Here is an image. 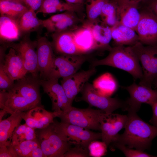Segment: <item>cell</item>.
Masks as SVG:
<instances>
[{"instance_id": "1", "label": "cell", "mask_w": 157, "mask_h": 157, "mask_svg": "<svg viewBox=\"0 0 157 157\" xmlns=\"http://www.w3.org/2000/svg\"><path fill=\"white\" fill-rule=\"evenodd\" d=\"M6 91L0 90V108L10 114L28 111L41 105L40 80L26 75Z\"/></svg>"}, {"instance_id": "2", "label": "cell", "mask_w": 157, "mask_h": 157, "mask_svg": "<svg viewBox=\"0 0 157 157\" xmlns=\"http://www.w3.org/2000/svg\"><path fill=\"white\" fill-rule=\"evenodd\" d=\"M128 112V119L124 133L118 134L112 142L143 151L148 149L152 140L157 136V127L143 120L137 113Z\"/></svg>"}, {"instance_id": "3", "label": "cell", "mask_w": 157, "mask_h": 157, "mask_svg": "<svg viewBox=\"0 0 157 157\" xmlns=\"http://www.w3.org/2000/svg\"><path fill=\"white\" fill-rule=\"evenodd\" d=\"M109 51L105 58L92 62V67L101 65L109 66L126 72L135 79L140 80L142 78V67L131 46H115Z\"/></svg>"}, {"instance_id": "4", "label": "cell", "mask_w": 157, "mask_h": 157, "mask_svg": "<svg viewBox=\"0 0 157 157\" xmlns=\"http://www.w3.org/2000/svg\"><path fill=\"white\" fill-rule=\"evenodd\" d=\"M53 112L55 117L60 118L61 122L100 131V121L106 113L100 109L90 108L81 109L72 106L65 112Z\"/></svg>"}, {"instance_id": "5", "label": "cell", "mask_w": 157, "mask_h": 157, "mask_svg": "<svg viewBox=\"0 0 157 157\" xmlns=\"http://www.w3.org/2000/svg\"><path fill=\"white\" fill-rule=\"evenodd\" d=\"M131 46L142 65L143 76L139 84L151 88L157 76V45L145 46L138 41Z\"/></svg>"}, {"instance_id": "6", "label": "cell", "mask_w": 157, "mask_h": 157, "mask_svg": "<svg viewBox=\"0 0 157 157\" xmlns=\"http://www.w3.org/2000/svg\"><path fill=\"white\" fill-rule=\"evenodd\" d=\"M53 123L36 133L41 148L46 157H63L72 144L55 130Z\"/></svg>"}, {"instance_id": "7", "label": "cell", "mask_w": 157, "mask_h": 157, "mask_svg": "<svg viewBox=\"0 0 157 157\" xmlns=\"http://www.w3.org/2000/svg\"><path fill=\"white\" fill-rule=\"evenodd\" d=\"M55 131L64 139L72 144L80 146L88 149L92 141L101 139V133H96L89 129L61 122L54 121Z\"/></svg>"}, {"instance_id": "8", "label": "cell", "mask_w": 157, "mask_h": 157, "mask_svg": "<svg viewBox=\"0 0 157 157\" xmlns=\"http://www.w3.org/2000/svg\"><path fill=\"white\" fill-rule=\"evenodd\" d=\"M82 96L77 100L83 101L92 106L96 107L107 113H110L120 108L124 110L125 102L118 98L99 94L92 85L87 83L81 91Z\"/></svg>"}, {"instance_id": "9", "label": "cell", "mask_w": 157, "mask_h": 157, "mask_svg": "<svg viewBox=\"0 0 157 157\" xmlns=\"http://www.w3.org/2000/svg\"><path fill=\"white\" fill-rule=\"evenodd\" d=\"M87 59L83 54H63L55 57L46 79H58L69 76L76 72Z\"/></svg>"}, {"instance_id": "10", "label": "cell", "mask_w": 157, "mask_h": 157, "mask_svg": "<svg viewBox=\"0 0 157 157\" xmlns=\"http://www.w3.org/2000/svg\"><path fill=\"white\" fill-rule=\"evenodd\" d=\"M128 92L130 97L125 101V110L137 113L142 104H146L151 106L157 99V90L151 88L137 84L123 87Z\"/></svg>"}, {"instance_id": "11", "label": "cell", "mask_w": 157, "mask_h": 157, "mask_svg": "<svg viewBox=\"0 0 157 157\" xmlns=\"http://www.w3.org/2000/svg\"><path fill=\"white\" fill-rule=\"evenodd\" d=\"M140 18L135 31L143 45H157V17L147 7L140 11Z\"/></svg>"}, {"instance_id": "12", "label": "cell", "mask_w": 157, "mask_h": 157, "mask_svg": "<svg viewBox=\"0 0 157 157\" xmlns=\"http://www.w3.org/2000/svg\"><path fill=\"white\" fill-rule=\"evenodd\" d=\"M10 46L15 49L19 55L27 73H30L33 77L39 78L37 56L35 50L36 41L33 42L26 38L17 43L12 44Z\"/></svg>"}, {"instance_id": "13", "label": "cell", "mask_w": 157, "mask_h": 157, "mask_svg": "<svg viewBox=\"0 0 157 157\" xmlns=\"http://www.w3.org/2000/svg\"><path fill=\"white\" fill-rule=\"evenodd\" d=\"M40 85L51 99L53 112H65L72 106L58 79L40 80Z\"/></svg>"}, {"instance_id": "14", "label": "cell", "mask_w": 157, "mask_h": 157, "mask_svg": "<svg viewBox=\"0 0 157 157\" xmlns=\"http://www.w3.org/2000/svg\"><path fill=\"white\" fill-rule=\"evenodd\" d=\"M128 119V115L106 113L100 121L101 140L107 146L113 142L119 132L124 128Z\"/></svg>"}, {"instance_id": "15", "label": "cell", "mask_w": 157, "mask_h": 157, "mask_svg": "<svg viewBox=\"0 0 157 157\" xmlns=\"http://www.w3.org/2000/svg\"><path fill=\"white\" fill-rule=\"evenodd\" d=\"M36 52L39 77L46 80L49 74L55 58L51 44L47 38L42 37L36 41Z\"/></svg>"}, {"instance_id": "16", "label": "cell", "mask_w": 157, "mask_h": 157, "mask_svg": "<svg viewBox=\"0 0 157 157\" xmlns=\"http://www.w3.org/2000/svg\"><path fill=\"white\" fill-rule=\"evenodd\" d=\"M96 72L95 67H92L87 70L77 72L69 76L62 78L61 84L72 105L76 96L81 92L87 81Z\"/></svg>"}, {"instance_id": "17", "label": "cell", "mask_w": 157, "mask_h": 157, "mask_svg": "<svg viewBox=\"0 0 157 157\" xmlns=\"http://www.w3.org/2000/svg\"><path fill=\"white\" fill-rule=\"evenodd\" d=\"M74 13L66 11L52 15L42 20V26L46 29L48 32L52 34L71 31L70 29L75 26L78 20Z\"/></svg>"}, {"instance_id": "18", "label": "cell", "mask_w": 157, "mask_h": 157, "mask_svg": "<svg viewBox=\"0 0 157 157\" xmlns=\"http://www.w3.org/2000/svg\"><path fill=\"white\" fill-rule=\"evenodd\" d=\"M0 67L14 81L22 79L28 73L21 58L12 47L1 62Z\"/></svg>"}, {"instance_id": "19", "label": "cell", "mask_w": 157, "mask_h": 157, "mask_svg": "<svg viewBox=\"0 0 157 157\" xmlns=\"http://www.w3.org/2000/svg\"><path fill=\"white\" fill-rule=\"evenodd\" d=\"M53 50L60 55H82L74 41L73 31H66L52 33Z\"/></svg>"}, {"instance_id": "20", "label": "cell", "mask_w": 157, "mask_h": 157, "mask_svg": "<svg viewBox=\"0 0 157 157\" xmlns=\"http://www.w3.org/2000/svg\"><path fill=\"white\" fill-rule=\"evenodd\" d=\"M54 112H49L41 106L23 112L22 118L25 123L33 129H42L54 122Z\"/></svg>"}, {"instance_id": "21", "label": "cell", "mask_w": 157, "mask_h": 157, "mask_svg": "<svg viewBox=\"0 0 157 157\" xmlns=\"http://www.w3.org/2000/svg\"><path fill=\"white\" fill-rule=\"evenodd\" d=\"M139 3L132 1L117 3L118 23L135 31L140 17Z\"/></svg>"}, {"instance_id": "22", "label": "cell", "mask_w": 157, "mask_h": 157, "mask_svg": "<svg viewBox=\"0 0 157 157\" xmlns=\"http://www.w3.org/2000/svg\"><path fill=\"white\" fill-rule=\"evenodd\" d=\"M83 25L88 28L91 31L97 49L110 51L112 48L109 45L112 39L111 27L95 22H88Z\"/></svg>"}, {"instance_id": "23", "label": "cell", "mask_w": 157, "mask_h": 157, "mask_svg": "<svg viewBox=\"0 0 157 157\" xmlns=\"http://www.w3.org/2000/svg\"><path fill=\"white\" fill-rule=\"evenodd\" d=\"M115 46H132L139 41L138 35L132 29L118 23L110 27Z\"/></svg>"}, {"instance_id": "24", "label": "cell", "mask_w": 157, "mask_h": 157, "mask_svg": "<svg viewBox=\"0 0 157 157\" xmlns=\"http://www.w3.org/2000/svg\"><path fill=\"white\" fill-rule=\"evenodd\" d=\"M23 113H15L6 119H0V145L11 143L15 130L23 119Z\"/></svg>"}, {"instance_id": "25", "label": "cell", "mask_w": 157, "mask_h": 157, "mask_svg": "<svg viewBox=\"0 0 157 157\" xmlns=\"http://www.w3.org/2000/svg\"><path fill=\"white\" fill-rule=\"evenodd\" d=\"M74 39L78 49L83 54L97 49L95 42L90 30L83 25L73 31Z\"/></svg>"}, {"instance_id": "26", "label": "cell", "mask_w": 157, "mask_h": 157, "mask_svg": "<svg viewBox=\"0 0 157 157\" xmlns=\"http://www.w3.org/2000/svg\"><path fill=\"white\" fill-rule=\"evenodd\" d=\"M81 4H72L60 0H43L41 6L36 11V14H49L63 11H78Z\"/></svg>"}, {"instance_id": "27", "label": "cell", "mask_w": 157, "mask_h": 157, "mask_svg": "<svg viewBox=\"0 0 157 157\" xmlns=\"http://www.w3.org/2000/svg\"><path fill=\"white\" fill-rule=\"evenodd\" d=\"M0 24L1 39L11 41L19 38L21 33L17 20L1 15Z\"/></svg>"}, {"instance_id": "28", "label": "cell", "mask_w": 157, "mask_h": 157, "mask_svg": "<svg viewBox=\"0 0 157 157\" xmlns=\"http://www.w3.org/2000/svg\"><path fill=\"white\" fill-rule=\"evenodd\" d=\"M92 85L99 94L110 97L116 92L118 87L115 78L108 72L102 74L95 79Z\"/></svg>"}, {"instance_id": "29", "label": "cell", "mask_w": 157, "mask_h": 157, "mask_svg": "<svg viewBox=\"0 0 157 157\" xmlns=\"http://www.w3.org/2000/svg\"><path fill=\"white\" fill-rule=\"evenodd\" d=\"M21 33H26L42 26V20L39 19L36 12L28 9L17 20Z\"/></svg>"}, {"instance_id": "30", "label": "cell", "mask_w": 157, "mask_h": 157, "mask_svg": "<svg viewBox=\"0 0 157 157\" xmlns=\"http://www.w3.org/2000/svg\"><path fill=\"white\" fill-rule=\"evenodd\" d=\"M28 10L22 3L8 0H0L1 16H5L17 20Z\"/></svg>"}, {"instance_id": "31", "label": "cell", "mask_w": 157, "mask_h": 157, "mask_svg": "<svg viewBox=\"0 0 157 157\" xmlns=\"http://www.w3.org/2000/svg\"><path fill=\"white\" fill-rule=\"evenodd\" d=\"M37 138L35 129L26 123L19 125L15 130L11 139L13 146L18 144L25 141L35 140Z\"/></svg>"}, {"instance_id": "32", "label": "cell", "mask_w": 157, "mask_h": 157, "mask_svg": "<svg viewBox=\"0 0 157 157\" xmlns=\"http://www.w3.org/2000/svg\"><path fill=\"white\" fill-rule=\"evenodd\" d=\"M117 4L115 1L106 2L103 5L101 16L105 25L113 27L118 23Z\"/></svg>"}, {"instance_id": "33", "label": "cell", "mask_w": 157, "mask_h": 157, "mask_svg": "<svg viewBox=\"0 0 157 157\" xmlns=\"http://www.w3.org/2000/svg\"><path fill=\"white\" fill-rule=\"evenodd\" d=\"M109 0H90L86 5V12L89 22H95L101 16L102 7Z\"/></svg>"}, {"instance_id": "34", "label": "cell", "mask_w": 157, "mask_h": 157, "mask_svg": "<svg viewBox=\"0 0 157 157\" xmlns=\"http://www.w3.org/2000/svg\"><path fill=\"white\" fill-rule=\"evenodd\" d=\"M13 146L18 156L22 157H29L32 152L40 146L37 138L34 140L25 141Z\"/></svg>"}, {"instance_id": "35", "label": "cell", "mask_w": 157, "mask_h": 157, "mask_svg": "<svg viewBox=\"0 0 157 157\" xmlns=\"http://www.w3.org/2000/svg\"><path fill=\"white\" fill-rule=\"evenodd\" d=\"M111 144L113 147L117 148L121 151L127 157H157L150 155L144 151L137 149H133L126 146L118 143L113 142Z\"/></svg>"}, {"instance_id": "36", "label": "cell", "mask_w": 157, "mask_h": 157, "mask_svg": "<svg viewBox=\"0 0 157 157\" xmlns=\"http://www.w3.org/2000/svg\"><path fill=\"white\" fill-rule=\"evenodd\" d=\"M107 147L103 141L96 140L92 141L88 147L90 156L100 157L104 156L107 152Z\"/></svg>"}, {"instance_id": "37", "label": "cell", "mask_w": 157, "mask_h": 157, "mask_svg": "<svg viewBox=\"0 0 157 157\" xmlns=\"http://www.w3.org/2000/svg\"><path fill=\"white\" fill-rule=\"evenodd\" d=\"M90 156L88 149L80 146L70 147L63 157H87Z\"/></svg>"}, {"instance_id": "38", "label": "cell", "mask_w": 157, "mask_h": 157, "mask_svg": "<svg viewBox=\"0 0 157 157\" xmlns=\"http://www.w3.org/2000/svg\"><path fill=\"white\" fill-rule=\"evenodd\" d=\"M15 83L4 72L0 67V88L1 90L6 91L10 89L13 86Z\"/></svg>"}, {"instance_id": "39", "label": "cell", "mask_w": 157, "mask_h": 157, "mask_svg": "<svg viewBox=\"0 0 157 157\" xmlns=\"http://www.w3.org/2000/svg\"><path fill=\"white\" fill-rule=\"evenodd\" d=\"M0 157H17L18 156L13 146L10 144L0 145Z\"/></svg>"}, {"instance_id": "40", "label": "cell", "mask_w": 157, "mask_h": 157, "mask_svg": "<svg viewBox=\"0 0 157 157\" xmlns=\"http://www.w3.org/2000/svg\"><path fill=\"white\" fill-rule=\"evenodd\" d=\"M43 0H23V3L28 9L37 10L41 6Z\"/></svg>"}, {"instance_id": "41", "label": "cell", "mask_w": 157, "mask_h": 157, "mask_svg": "<svg viewBox=\"0 0 157 157\" xmlns=\"http://www.w3.org/2000/svg\"><path fill=\"white\" fill-rule=\"evenodd\" d=\"M153 115L149 121L152 125L157 127V99L151 106Z\"/></svg>"}, {"instance_id": "42", "label": "cell", "mask_w": 157, "mask_h": 157, "mask_svg": "<svg viewBox=\"0 0 157 157\" xmlns=\"http://www.w3.org/2000/svg\"><path fill=\"white\" fill-rule=\"evenodd\" d=\"M147 6L157 17V0H148Z\"/></svg>"}, {"instance_id": "43", "label": "cell", "mask_w": 157, "mask_h": 157, "mask_svg": "<svg viewBox=\"0 0 157 157\" xmlns=\"http://www.w3.org/2000/svg\"><path fill=\"white\" fill-rule=\"evenodd\" d=\"M45 157L40 146L34 149L31 153L29 157Z\"/></svg>"}, {"instance_id": "44", "label": "cell", "mask_w": 157, "mask_h": 157, "mask_svg": "<svg viewBox=\"0 0 157 157\" xmlns=\"http://www.w3.org/2000/svg\"><path fill=\"white\" fill-rule=\"evenodd\" d=\"M66 2L70 4H81L83 1L80 0H65Z\"/></svg>"}, {"instance_id": "45", "label": "cell", "mask_w": 157, "mask_h": 157, "mask_svg": "<svg viewBox=\"0 0 157 157\" xmlns=\"http://www.w3.org/2000/svg\"><path fill=\"white\" fill-rule=\"evenodd\" d=\"M143 0H114L117 3L127 2H140Z\"/></svg>"}, {"instance_id": "46", "label": "cell", "mask_w": 157, "mask_h": 157, "mask_svg": "<svg viewBox=\"0 0 157 157\" xmlns=\"http://www.w3.org/2000/svg\"><path fill=\"white\" fill-rule=\"evenodd\" d=\"M153 84H154L155 87L157 88V76L154 80Z\"/></svg>"}, {"instance_id": "47", "label": "cell", "mask_w": 157, "mask_h": 157, "mask_svg": "<svg viewBox=\"0 0 157 157\" xmlns=\"http://www.w3.org/2000/svg\"><path fill=\"white\" fill-rule=\"evenodd\" d=\"M23 3V0H8Z\"/></svg>"}, {"instance_id": "48", "label": "cell", "mask_w": 157, "mask_h": 157, "mask_svg": "<svg viewBox=\"0 0 157 157\" xmlns=\"http://www.w3.org/2000/svg\"><path fill=\"white\" fill-rule=\"evenodd\" d=\"M81 0L82 1H83V0Z\"/></svg>"}]
</instances>
